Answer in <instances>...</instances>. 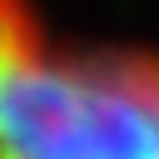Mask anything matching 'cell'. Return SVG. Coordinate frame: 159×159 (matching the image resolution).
<instances>
[{
    "label": "cell",
    "instance_id": "1",
    "mask_svg": "<svg viewBox=\"0 0 159 159\" xmlns=\"http://www.w3.org/2000/svg\"><path fill=\"white\" fill-rule=\"evenodd\" d=\"M0 159H159V50L60 40L0 0Z\"/></svg>",
    "mask_w": 159,
    "mask_h": 159
}]
</instances>
